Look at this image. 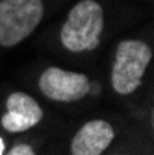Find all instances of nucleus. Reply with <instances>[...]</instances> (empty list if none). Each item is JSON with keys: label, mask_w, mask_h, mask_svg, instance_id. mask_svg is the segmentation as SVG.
Masks as SVG:
<instances>
[{"label": "nucleus", "mask_w": 154, "mask_h": 155, "mask_svg": "<svg viewBox=\"0 0 154 155\" xmlns=\"http://www.w3.org/2000/svg\"><path fill=\"white\" fill-rule=\"evenodd\" d=\"M104 13L95 0H82L71 11L61 28V45L69 52H91L99 46Z\"/></svg>", "instance_id": "1"}, {"label": "nucleus", "mask_w": 154, "mask_h": 155, "mask_svg": "<svg viewBox=\"0 0 154 155\" xmlns=\"http://www.w3.org/2000/svg\"><path fill=\"white\" fill-rule=\"evenodd\" d=\"M152 59V50L143 41H123L117 46L111 68V85L119 94H130L141 85V78Z\"/></svg>", "instance_id": "3"}, {"label": "nucleus", "mask_w": 154, "mask_h": 155, "mask_svg": "<svg viewBox=\"0 0 154 155\" xmlns=\"http://www.w3.org/2000/svg\"><path fill=\"white\" fill-rule=\"evenodd\" d=\"M8 113L2 116V127L9 133H21L35 124H39L43 118V111L32 96L24 92H13L6 102Z\"/></svg>", "instance_id": "5"}, {"label": "nucleus", "mask_w": 154, "mask_h": 155, "mask_svg": "<svg viewBox=\"0 0 154 155\" xmlns=\"http://www.w3.org/2000/svg\"><path fill=\"white\" fill-rule=\"evenodd\" d=\"M6 155H35V151H33L32 146H28V144H17V146H13Z\"/></svg>", "instance_id": "7"}, {"label": "nucleus", "mask_w": 154, "mask_h": 155, "mask_svg": "<svg viewBox=\"0 0 154 155\" xmlns=\"http://www.w3.org/2000/svg\"><path fill=\"white\" fill-rule=\"evenodd\" d=\"M113 140V127L106 120H91L80 127L71 142L72 155H100Z\"/></svg>", "instance_id": "6"}, {"label": "nucleus", "mask_w": 154, "mask_h": 155, "mask_svg": "<svg viewBox=\"0 0 154 155\" xmlns=\"http://www.w3.org/2000/svg\"><path fill=\"white\" fill-rule=\"evenodd\" d=\"M39 89L50 100L74 102V100L84 98L89 92L91 85H89L87 76H84V74L50 67L39 78Z\"/></svg>", "instance_id": "4"}, {"label": "nucleus", "mask_w": 154, "mask_h": 155, "mask_svg": "<svg viewBox=\"0 0 154 155\" xmlns=\"http://www.w3.org/2000/svg\"><path fill=\"white\" fill-rule=\"evenodd\" d=\"M0 155H4V140L0 139Z\"/></svg>", "instance_id": "8"}, {"label": "nucleus", "mask_w": 154, "mask_h": 155, "mask_svg": "<svg viewBox=\"0 0 154 155\" xmlns=\"http://www.w3.org/2000/svg\"><path fill=\"white\" fill-rule=\"evenodd\" d=\"M43 18L41 0H0V46H15Z\"/></svg>", "instance_id": "2"}]
</instances>
